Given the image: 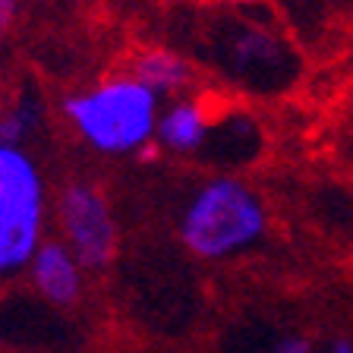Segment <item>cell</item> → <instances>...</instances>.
I'll use <instances>...</instances> for the list:
<instances>
[{
    "instance_id": "obj_3",
    "label": "cell",
    "mask_w": 353,
    "mask_h": 353,
    "mask_svg": "<svg viewBox=\"0 0 353 353\" xmlns=\"http://www.w3.org/2000/svg\"><path fill=\"white\" fill-rule=\"evenodd\" d=\"M44 190L26 152L0 145V278L32 265L41 246Z\"/></svg>"
},
{
    "instance_id": "obj_8",
    "label": "cell",
    "mask_w": 353,
    "mask_h": 353,
    "mask_svg": "<svg viewBox=\"0 0 353 353\" xmlns=\"http://www.w3.org/2000/svg\"><path fill=\"white\" fill-rule=\"evenodd\" d=\"M234 57H236V66L250 73L252 66H265L278 57V44L268 35H262V32H243L234 41Z\"/></svg>"
},
{
    "instance_id": "obj_6",
    "label": "cell",
    "mask_w": 353,
    "mask_h": 353,
    "mask_svg": "<svg viewBox=\"0 0 353 353\" xmlns=\"http://www.w3.org/2000/svg\"><path fill=\"white\" fill-rule=\"evenodd\" d=\"M148 92H176L192 79V70L183 57L170 51H145L132 60V76Z\"/></svg>"
},
{
    "instance_id": "obj_10",
    "label": "cell",
    "mask_w": 353,
    "mask_h": 353,
    "mask_svg": "<svg viewBox=\"0 0 353 353\" xmlns=\"http://www.w3.org/2000/svg\"><path fill=\"white\" fill-rule=\"evenodd\" d=\"M13 10H16V0H0V35L10 29V22H13Z\"/></svg>"
},
{
    "instance_id": "obj_2",
    "label": "cell",
    "mask_w": 353,
    "mask_h": 353,
    "mask_svg": "<svg viewBox=\"0 0 353 353\" xmlns=\"http://www.w3.org/2000/svg\"><path fill=\"white\" fill-rule=\"evenodd\" d=\"M66 114L85 142L101 152L139 148L154 130V92L136 79H110L66 101Z\"/></svg>"
},
{
    "instance_id": "obj_4",
    "label": "cell",
    "mask_w": 353,
    "mask_h": 353,
    "mask_svg": "<svg viewBox=\"0 0 353 353\" xmlns=\"http://www.w3.org/2000/svg\"><path fill=\"white\" fill-rule=\"evenodd\" d=\"M60 224L70 240V252L85 268H104L117 246L114 218L104 196L88 183H70L60 192Z\"/></svg>"
},
{
    "instance_id": "obj_5",
    "label": "cell",
    "mask_w": 353,
    "mask_h": 353,
    "mask_svg": "<svg viewBox=\"0 0 353 353\" xmlns=\"http://www.w3.org/2000/svg\"><path fill=\"white\" fill-rule=\"evenodd\" d=\"M32 284L54 306H70L82 294L79 262L63 243H41L32 259Z\"/></svg>"
},
{
    "instance_id": "obj_1",
    "label": "cell",
    "mask_w": 353,
    "mask_h": 353,
    "mask_svg": "<svg viewBox=\"0 0 353 353\" xmlns=\"http://www.w3.org/2000/svg\"><path fill=\"white\" fill-rule=\"evenodd\" d=\"M265 228L262 202L236 180H212L196 192L180 224V240L199 259H221L250 246Z\"/></svg>"
},
{
    "instance_id": "obj_11",
    "label": "cell",
    "mask_w": 353,
    "mask_h": 353,
    "mask_svg": "<svg viewBox=\"0 0 353 353\" xmlns=\"http://www.w3.org/2000/svg\"><path fill=\"white\" fill-rule=\"evenodd\" d=\"M328 353H353V344H350V341H338V344L331 347Z\"/></svg>"
},
{
    "instance_id": "obj_12",
    "label": "cell",
    "mask_w": 353,
    "mask_h": 353,
    "mask_svg": "<svg viewBox=\"0 0 353 353\" xmlns=\"http://www.w3.org/2000/svg\"><path fill=\"white\" fill-rule=\"evenodd\" d=\"M236 3H250V0H236Z\"/></svg>"
},
{
    "instance_id": "obj_9",
    "label": "cell",
    "mask_w": 353,
    "mask_h": 353,
    "mask_svg": "<svg viewBox=\"0 0 353 353\" xmlns=\"http://www.w3.org/2000/svg\"><path fill=\"white\" fill-rule=\"evenodd\" d=\"M272 353H312V344H309L306 338L290 334V338H281L278 344L272 347Z\"/></svg>"
},
{
    "instance_id": "obj_7",
    "label": "cell",
    "mask_w": 353,
    "mask_h": 353,
    "mask_svg": "<svg viewBox=\"0 0 353 353\" xmlns=\"http://www.w3.org/2000/svg\"><path fill=\"white\" fill-rule=\"evenodd\" d=\"M205 123H208V114L202 104H176L170 108L168 114L161 117L158 123V132H161V142L176 152H192L199 148L202 136H205Z\"/></svg>"
}]
</instances>
